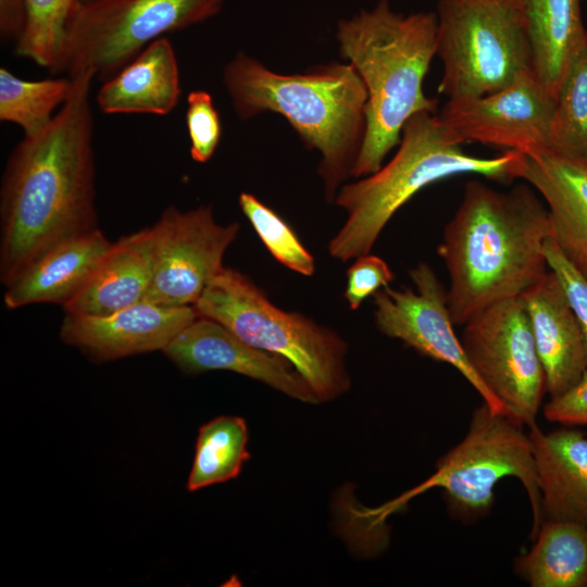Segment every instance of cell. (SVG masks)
<instances>
[{
	"instance_id": "cell-1",
	"label": "cell",
	"mask_w": 587,
	"mask_h": 587,
	"mask_svg": "<svg viewBox=\"0 0 587 587\" xmlns=\"http://www.w3.org/2000/svg\"><path fill=\"white\" fill-rule=\"evenodd\" d=\"M41 130L23 136L0 188V279L5 286L55 243L97 226L91 71Z\"/></svg>"
},
{
	"instance_id": "cell-2",
	"label": "cell",
	"mask_w": 587,
	"mask_h": 587,
	"mask_svg": "<svg viewBox=\"0 0 587 587\" xmlns=\"http://www.w3.org/2000/svg\"><path fill=\"white\" fill-rule=\"evenodd\" d=\"M550 236V213L528 184L502 192L469 180L437 248L449 275L453 324L464 325L541 278L549 271L545 242Z\"/></svg>"
},
{
	"instance_id": "cell-3",
	"label": "cell",
	"mask_w": 587,
	"mask_h": 587,
	"mask_svg": "<svg viewBox=\"0 0 587 587\" xmlns=\"http://www.w3.org/2000/svg\"><path fill=\"white\" fill-rule=\"evenodd\" d=\"M223 85L238 118L277 113L308 149L319 151L317 174L334 203L353 178L366 133L367 91L355 68L329 62L280 74L238 51L223 68Z\"/></svg>"
},
{
	"instance_id": "cell-4",
	"label": "cell",
	"mask_w": 587,
	"mask_h": 587,
	"mask_svg": "<svg viewBox=\"0 0 587 587\" xmlns=\"http://www.w3.org/2000/svg\"><path fill=\"white\" fill-rule=\"evenodd\" d=\"M336 38L341 57L367 91L366 133L355 179L380 168L413 115L436 113L438 100L425 96L423 82L437 54V18L435 12L403 14L379 0L340 20Z\"/></svg>"
},
{
	"instance_id": "cell-5",
	"label": "cell",
	"mask_w": 587,
	"mask_h": 587,
	"mask_svg": "<svg viewBox=\"0 0 587 587\" xmlns=\"http://www.w3.org/2000/svg\"><path fill=\"white\" fill-rule=\"evenodd\" d=\"M462 145L438 114L413 115L390 161L339 189L334 203L347 217L328 242L329 255L348 262L370 253L397 211L430 184L461 174H476L501 184L519 178L523 152L505 150L480 158L466 153Z\"/></svg>"
},
{
	"instance_id": "cell-6",
	"label": "cell",
	"mask_w": 587,
	"mask_h": 587,
	"mask_svg": "<svg viewBox=\"0 0 587 587\" xmlns=\"http://www.w3.org/2000/svg\"><path fill=\"white\" fill-rule=\"evenodd\" d=\"M252 347L286 358L307 380L319 402L332 401L351 385L348 345L334 329L274 304L248 275L224 266L193 304Z\"/></svg>"
},
{
	"instance_id": "cell-7",
	"label": "cell",
	"mask_w": 587,
	"mask_h": 587,
	"mask_svg": "<svg viewBox=\"0 0 587 587\" xmlns=\"http://www.w3.org/2000/svg\"><path fill=\"white\" fill-rule=\"evenodd\" d=\"M438 91L478 98L536 75L535 53L517 0H438Z\"/></svg>"
},
{
	"instance_id": "cell-8",
	"label": "cell",
	"mask_w": 587,
	"mask_h": 587,
	"mask_svg": "<svg viewBox=\"0 0 587 587\" xmlns=\"http://www.w3.org/2000/svg\"><path fill=\"white\" fill-rule=\"evenodd\" d=\"M504 477L519 479L526 490L535 535L542 514L529 435L522 423L483 403L474 410L464 438L438 460L434 474L376 510L386 519L410 498L430 488H441L450 514L464 522L474 521L490 511L495 501L494 489Z\"/></svg>"
},
{
	"instance_id": "cell-9",
	"label": "cell",
	"mask_w": 587,
	"mask_h": 587,
	"mask_svg": "<svg viewBox=\"0 0 587 587\" xmlns=\"http://www.w3.org/2000/svg\"><path fill=\"white\" fill-rule=\"evenodd\" d=\"M225 0H95L75 8L54 74L91 71L104 82L147 46L215 16Z\"/></svg>"
},
{
	"instance_id": "cell-10",
	"label": "cell",
	"mask_w": 587,
	"mask_h": 587,
	"mask_svg": "<svg viewBox=\"0 0 587 587\" xmlns=\"http://www.w3.org/2000/svg\"><path fill=\"white\" fill-rule=\"evenodd\" d=\"M463 326L461 342L479 379L508 415L536 425L546 377L522 297L498 301Z\"/></svg>"
},
{
	"instance_id": "cell-11",
	"label": "cell",
	"mask_w": 587,
	"mask_h": 587,
	"mask_svg": "<svg viewBox=\"0 0 587 587\" xmlns=\"http://www.w3.org/2000/svg\"><path fill=\"white\" fill-rule=\"evenodd\" d=\"M152 227L154 271L143 300L166 307H193L224 267V254L236 239L240 225L218 223L212 205L188 211L171 205Z\"/></svg>"
},
{
	"instance_id": "cell-12",
	"label": "cell",
	"mask_w": 587,
	"mask_h": 587,
	"mask_svg": "<svg viewBox=\"0 0 587 587\" xmlns=\"http://www.w3.org/2000/svg\"><path fill=\"white\" fill-rule=\"evenodd\" d=\"M409 273L414 289L386 286L372 296L377 329L422 355L452 365L490 410L507 414L472 369L453 329L447 289L435 271L426 262H420Z\"/></svg>"
},
{
	"instance_id": "cell-13",
	"label": "cell",
	"mask_w": 587,
	"mask_h": 587,
	"mask_svg": "<svg viewBox=\"0 0 587 587\" xmlns=\"http://www.w3.org/2000/svg\"><path fill=\"white\" fill-rule=\"evenodd\" d=\"M555 97L536 75L495 92L448 100L438 116L462 142L528 152L551 149Z\"/></svg>"
},
{
	"instance_id": "cell-14",
	"label": "cell",
	"mask_w": 587,
	"mask_h": 587,
	"mask_svg": "<svg viewBox=\"0 0 587 587\" xmlns=\"http://www.w3.org/2000/svg\"><path fill=\"white\" fill-rule=\"evenodd\" d=\"M163 353L186 374L230 371L301 402L319 403L307 380L286 358L250 346L207 317L197 316Z\"/></svg>"
},
{
	"instance_id": "cell-15",
	"label": "cell",
	"mask_w": 587,
	"mask_h": 587,
	"mask_svg": "<svg viewBox=\"0 0 587 587\" xmlns=\"http://www.w3.org/2000/svg\"><path fill=\"white\" fill-rule=\"evenodd\" d=\"M193 307H166L146 300L102 315L65 313L61 339L97 362L164 348L189 325Z\"/></svg>"
},
{
	"instance_id": "cell-16",
	"label": "cell",
	"mask_w": 587,
	"mask_h": 587,
	"mask_svg": "<svg viewBox=\"0 0 587 587\" xmlns=\"http://www.w3.org/2000/svg\"><path fill=\"white\" fill-rule=\"evenodd\" d=\"M519 178L540 195L555 241L586 275L587 160L552 149L523 152Z\"/></svg>"
},
{
	"instance_id": "cell-17",
	"label": "cell",
	"mask_w": 587,
	"mask_h": 587,
	"mask_svg": "<svg viewBox=\"0 0 587 587\" xmlns=\"http://www.w3.org/2000/svg\"><path fill=\"white\" fill-rule=\"evenodd\" d=\"M521 297L545 371L546 392L550 398L558 397L575 386L587 371L582 330L552 271Z\"/></svg>"
},
{
	"instance_id": "cell-18",
	"label": "cell",
	"mask_w": 587,
	"mask_h": 587,
	"mask_svg": "<svg viewBox=\"0 0 587 587\" xmlns=\"http://www.w3.org/2000/svg\"><path fill=\"white\" fill-rule=\"evenodd\" d=\"M112 243L98 227L55 243L5 285L4 305L63 307L86 285Z\"/></svg>"
},
{
	"instance_id": "cell-19",
	"label": "cell",
	"mask_w": 587,
	"mask_h": 587,
	"mask_svg": "<svg viewBox=\"0 0 587 587\" xmlns=\"http://www.w3.org/2000/svg\"><path fill=\"white\" fill-rule=\"evenodd\" d=\"M542 520L587 526V437L564 426L544 433L529 427Z\"/></svg>"
},
{
	"instance_id": "cell-20",
	"label": "cell",
	"mask_w": 587,
	"mask_h": 587,
	"mask_svg": "<svg viewBox=\"0 0 587 587\" xmlns=\"http://www.w3.org/2000/svg\"><path fill=\"white\" fill-rule=\"evenodd\" d=\"M154 261L152 226L121 237L80 291L63 305L65 313L102 315L142 301L153 277Z\"/></svg>"
},
{
	"instance_id": "cell-21",
	"label": "cell",
	"mask_w": 587,
	"mask_h": 587,
	"mask_svg": "<svg viewBox=\"0 0 587 587\" xmlns=\"http://www.w3.org/2000/svg\"><path fill=\"white\" fill-rule=\"evenodd\" d=\"M177 57L167 37L147 46L98 89L95 100L104 114L164 116L182 96Z\"/></svg>"
},
{
	"instance_id": "cell-22",
	"label": "cell",
	"mask_w": 587,
	"mask_h": 587,
	"mask_svg": "<svg viewBox=\"0 0 587 587\" xmlns=\"http://www.w3.org/2000/svg\"><path fill=\"white\" fill-rule=\"evenodd\" d=\"M535 53L536 76L555 97L587 29L580 0H517Z\"/></svg>"
},
{
	"instance_id": "cell-23",
	"label": "cell",
	"mask_w": 587,
	"mask_h": 587,
	"mask_svg": "<svg viewBox=\"0 0 587 587\" xmlns=\"http://www.w3.org/2000/svg\"><path fill=\"white\" fill-rule=\"evenodd\" d=\"M532 549L514 570L532 587H587V526L542 520Z\"/></svg>"
},
{
	"instance_id": "cell-24",
	"label": "cell",
	"mask_w": 587,
	"mask_h": 587,
	"mask_svg": "<svg viewBox=\"0 0 587 587\" xmlns=\"http://www.w3.org/2000/svg\"><path fill=\"white\" fill-rule=\"evenodd\" d=\"M248 427L242 417L218 416L198 432L188 491L236 478L250 459Z\"/></svg>"
},
{
	"instance_id": "cell-25",
	"label": "cell",
	"mask_w": 587,
	"mask_h": 587,
	"mask_svg": "<svg viewBox=\"0 0 587 587\" xmlns=\"http://www.w3.org/2000/svg\"><path fill=\"white\" fill-rule=\"evenodd\" d=\"M70 76L28 80L0 67V121L17 126L23 136L45 128L66 101Z\"/></svg>"
},
{
	"instance_id": "cell-26",
	"label": "cell",
	"mask_w": 587,
	"mask_h": 587,
	"mask_svg": "<svg viewBox=\"0 0 587 587\" xmlns=\"http://www.w3.org/2000/svg\"><path fill=\"white\" fill-rule=\"evenodd\" d=\"M551 149L587 160V36L555 96Z\"/></svg>"
},
{
	"instance_id": "cell-27",
	"label": "cell",
	"mask_w": 587,
	"mask_h": 587,
	"mask_svg": "<svg viewBox=\"0 0 587 587\" xmlns=\"http://www.w3.org/2000/svg\"><path fill=\"white\" fill-rule=\"evenodd\" d=\"M77 0H26V22L15 54L55 73Z\"/></svg>"
},
{
	"instance_id": "cell-28",
	"label": "cell",
	"mask_w": 587,
	"mask_h": 587,
	"mask_svg": "<svg viewBox=\"0 0 587 587\" xmlns=\"http://www.w3.org/2000/svg\"><path fill=\"white\" fill-rule=\"evenodd\" d=\"M239 207L258 237L282 265L302 276L315 273V260L291 226L254 195L242 191Z\"/></svg>"
},
{
	"instance_id": "cell-29",
	"label": "cell",
	"mask_w": 587,
	"mask_h": 587,
	"mask_svg": "<svg viewBox=\"0 0 587 587\" xmlns=\"http://www.w3.org/2000/svg\"><path fill=\"white\" fill-rule=\"evenodd\" d=\"M185 122L191 159L197 163H207L222 138L221 117L208 91L199 89L188 93Z\"/></svg>"
},
{
	"instance_id": "cell-30",
	"label": "cell",
	"mask_w": 587,
	"mask_h": 587,
	"mask_svg": "<svg viewBox=\"0 0 587 587\" xmlns=\"http://www.w3.org/2000/svg\"><path fill=\"white\" fill-rule=\"evenodd\" d=\"M548 267L559 279L582 330L587 360V276L565 255L553 236L545 242Z\"/></svg>"
},
{
	"instance_id": "cell-31",
	"label": "cell",
	"mask_w": 587,
	"mask_h": 587,
	"mask_svg": "<svg viewBox=\"0 0 587 587\" xmlns=\"http://www.w3.org/2000/svg\"><path fill=\"white\" fill-rule=\"evenodd\" d=\"M394 279V272L380 257L371 252L360 255L347 270L344 298L351 310H357L367 297L389 286Z\"/></svg>"
},
{
	"instance_id": "cell-32",
	"label": "cell",
	"mask_w": 587,
	"mask_h": 587,
	"mask_svg": "<svg viewBox=\"0 0 587 587\" xmlns=\"http://www.w3.org/2000/svg\"><path fill=\"white\" fill-rule=\"evenodd\" d=\"M544 415L548 421L564 426L587 425V371L566 392L550 398Z\"/></svg>"
},
{
	"instance_id": "cell-33",
	"label": "cell",
	"mask_w": 587,
	"mask_h": 587,
	"mask_svg": "<svg viewBox=\"0 0 587 587\" xmlns=\"http://www.w3.org/2000/svg\"><path fill=\"white\" fill-rule=\"evenodd\" d=\"M26 22V0H0V35L16 42Z\"/></svg>"
},
{
	"instance_id": "cell-34",
	"label": "cell",
	"mask_w": 587,
	"mask_h": 587,
	"mask_svg": "<svg viewBox=\"0 0 587 587\" xmlns=\"http://www.w3.org/2000/svg\"><path fill=\"white\" fill-rule=\"evenodd\" d=\"M79 3H88V2H92L95 0H77Z\"/></svg>"
},
{
	"instance_id": "cell-35",
	"label": "cell",
	"mask_w": 587,
	"mask_h": 587,
	"mask_svg": "<svg viewBox=\"0 0 587 587\" xmlns=\"http://www.w3.org/2000/svg\"><path fill=\"white\" fill-rule=\"evenodd\" d=\"M586 276H587V274H586Z\"/></svg>"
}]
</instances>
